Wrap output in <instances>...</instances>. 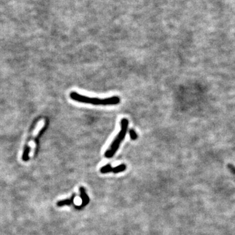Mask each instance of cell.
<instances>
[{
  "mask_svg": "<svg viewBox=\"0 0 235 235\" xmlns=\"http://www.w3.org/2000/svg\"><path fill=\"white\" fill-rule=\"evenodd\" d=\"M70 97L73 100L83 103H88L94 105H114L120 103V99L117 96H113L105 99L89 97L85 95L73 91L70 94Z\"/></svg>",
  "mask_w": 235,
  "mask_h": 235,
  "instance_id": "1",
  "label": "cell"
},
{
  "mask_svg": "<svg viewBox=\"0 0 235 235\" xmlns=\"http://www.w3.org/2000/svg\"><path fill=\"white\" fill-rule=\"evenodd\" d=\"M120 125H121V129L120 132L118 133L116 137L114 138L113 142H112L109 148H108L106 151V152L105 153V156L107 158H112V157L114 155V154L118 151L119 147H120V145L122 142L124 141L128 129L129 121L127 119V118L122 119L120 122Z\"/></svg>",
  "mask_w": 235,
  "mask_h": 235,
  "instance_id": "2",
  "label": "cell"
},
{
  "mask_svg": "<svg viewBox=\"0 0 235 235\" xmlns=\"http://www.w3.org/2000/svg\"><path fill=\"white\" fill-rule=\"evenodd\" d=\"M45 122L44 119L43 120H41L38 124H37V126L35 128V130H34L33 133V138L31 139V141H29V144L25 146L24 150L23 155H22V159L23 161H26L29 159V152L30 153V157H32L34 154V152H35V140L36 137L38 136L39 134V133L41 130L43 129V127L45 125Z\"/></svg>",
  "mask_w": 235,
  "mask_h": 235,
  "instance_id": "3",
  "label": "cell"
},
{
  "mask_svg": "<svg viewBox=\"0 0 235 235\" xmlns=\"http://www.w3.org/2000/svg\"><path fill=\"white\" fill-rule=\"evenodd\" d=\"M79 191L80 193V197L82 199V204L81 205L77 206V208L78 209H82L87 206V204L90 203V198L87 195L86 189L83 187H80L79 188Z\"/></svg>",
  "mask_w": 235,
  "mask_h": 235,
  "instance_id": "4",
  "label": "cell"
},
{
  "mask_svg": "<svg viewBox=\"0 0 235 235\" xmlns=\"http://www.w3.org/2000/svg\"><path fill=\"white\" fill-rule=\"evenodd\" d=\"M75 197H76L75 194H73V195L71 196L70 199L62 200H60V201H59V202H57V206H66V205H71V204H73Z\"/></svg>",
  "mask_w": 235,
  "mask_h": 235,
  "instance_id": "5",
  "label": "cell"
},
{
  "mask_svg": "<svg viewBox=\"0 0 235 235\" xmlns=\"http://www.w3.org/2000/svg\"><path fill=\"white\" fill-rule=\"evenodd\" d=\"M126 169H127V166L125 164H121L116 166V167H113V169H112V172L115 174H117L125 171Z\"/></svg>",
  "mask_w": 235,
  "mask_h": 235,
  "instance_id": "6",
  "label": "cell"
},
{
  "mask_svg": "<svg viewBox=\"0 0 235 235\" xmlns=\"http://www.w3.org/2000/svg\"><path fill=\"white\" fill-rule=\"evenodd\" d=\"M112 169H113V167H112V166H111V165L108 164L107 165L103 166V167H101L100 169V171L101 173L105 174V173H108V172H110L112 171Z\"/></svg>",
  "mask_w": 235,
  "mask_h": 235,
  "instance_id": "7",
  "label": "cell"
},
{
  "mask_svg": "<svg viewBox=\"0 0 235 235\" xmlns=\"http://www.w3.org/2000/svg\"><path fill=\"white\" fill-rule=\"evenodd\" d=\"M129 136H130L131 139L133 141H135L138 138V135H137V133L135 132L134 129H130V130L129 131Z\"/></svg>",
  "mask_w": 235,
  "mask_h": 235,
  "instance_id": "8",
  "label": "cell"
}]
</instances>
